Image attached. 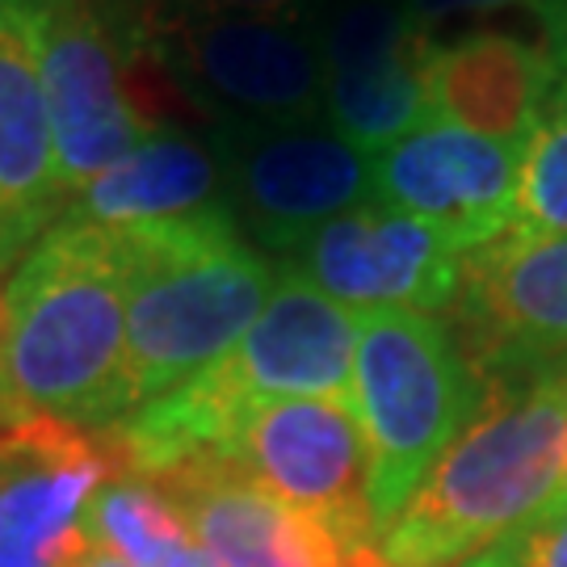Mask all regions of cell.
Returning <instances> with one entry per match:
<instances>
[{"label":"cell","mask_w":567,"mask_h":567,"mask_svg":"<svg viewBox=\"0 0 567 567\" xmlns=\"http://www.w3.org/2000/svg\"><path fill=\"white\" fill-rule=\"evenodd\" d=\"M126 295L131 257L118 231L63 219L42 231L4 286V425L110 433L131 416Z\"/></svg>","instance_id":"1"},{"label":"cell","mask_w":567,"mask_h":567,"mask_svg":"<svg viewBox=\"0 0 567 567\" xmlns=\"http://www.w3.org/2000/svg\"><path fill=\"white\" fill-rule=\"evenodd\" d=\"M358 311L282 269L252 328L189 383L135 408L105 433L118 471L161 480L198 458H219L240 421L274 400H349Z\"/></svg>","instance_id":"2"},{"label":"cell","mask_w":567,"mask_h":567,"mask_svg":"<svg viewBox=\"0 0 567 567\" xmlns=\"http://www.w3.org/2000/svg\"><path fill=\"white\" fill-rule=\"evenodd\" d=\"M567 370L487 383L466 433L374 538L383 567H463L550 501L564 466Z\"/></svg>","instance_id":"3"},{"label":"cell","mask_w":567,"mask_h":567,"mask_svg":"<svg viewBox=\"0 0 567 567\" xmlns=\"http://www.w3.org/2000/svg\"><path fill=\"white\" fill-rule=\"evenodd\" d=\"M118 236L131 257L126 395L135 412L219 362L265 311L282 265L244 240L227 206Z\"/></svg>","instance_id":"4"},{"label":"cell","mask_w":567,"mask_h":567,"mask_svg":"<svg viewBox=\"0 0 567 567\" xmlns=\"http://www.w3.org/2000/svg\"><path fill=\"white\" fill-rule=\"evenodd\" d=\"M487 400L454 328L425 311H358L349 404L370 458V517L383 534Z\"/></svg>","instance_id":"5"},{"label":"cell","mask_w":567,"mask_h":567,"mask_svg":"<svg viewBox=\"0 0 567 567\" xmlns=\"http://www.w3.org/2000/svg\"><path fill=\"white\" fill-rule=\"evenodd\" d=\"M118 51L131 81H161L206 131L320 118L324 110V55L311 13L177 18L131 34Z\"/></svg>","instance_id":"6"},{"label":"cell","mask_w":567,"mask_h":567,"mask_svg":"<svg viewBox=\"0 0 567 567\" xmlns=\"http://www.w3.org/2000/svg\"><path fill=\"white\" fill-rule=\"evenodd\" d=\"M210 135L224 152V203L236 231L274 261L374 198V156L328 126L324 114Z\"/></svg>","instance_id":"7"},{"label":"cell","mask_w":567,"mask_h":567,"mask_svg":"<svg viewBox=\"0 0 567 567\" xmlns=\"http://www.w3.org/2000/svg\"><path fill=\"white\" fill-rule=\"evenodd\" d=\"M454 337L484 383H529L567 370V236H496L463 257Z\"/></svg>","instance_id":"8"},{"label":"cell","mask_w":567,"mask_h":567,"mask_svg":"<svg viewBox=\"0 0 567 567\" xmlns=\"http://www.w3.org/2000/svg\"><path fill=\"white\" fill-rule=\"evenodd\" d=\"M34 34L68 206L81 185L143 140L152 118L135 105L131 72L97 0H34Z\"/></svg>","instance_id":"9"},{"label":"cell","mask_w":567,"mask_h":567,"mask_svg":"<svg viewBox=\"0 0 567 567\" xmlns=\"http://www.w3.org/2000/svg\"><path fill=\"white\" fill-rule=\"evenodd\" d=\"M219 458L320 517L349 550L374 547L365 492L370 458L349 400H274L252 408Z\"/></svg>","instance_id":"10"},{"label":"cell","mask_w":567,"mask_h":567,"mask_svg":"<svg viewBox=\"0 0 567 567\" xmlns=\"http://www.w3.org/2000/svg\"><path fill=\"white\" fill-rule=\"evenodd\" d=\"M278 265L349 311L437 316L463 286V252L437 227L374 198L328 219Z\"/></svg>","instance_id":"11"},{"label":"cell","mask_w":567,"mask_h":567,"mask_svg":"<svg viewBox=\"0 0 567 567\" xmlns=\"http://www.w3.org/2000/svg\"><path fill=\"white\" fill-rule=\"evenodd\" d=\"M118 471L105 433L18 421L0 429V567H72L89 538V505Z\"/></svg>","instance_id":"12"},{"label":"cell","mask_w":567,"mask_h":567,"mask_svg":"<svg viewBox=\"0 0 567 567\" xmlns=\"http://www.w3.org/2000/svg\"><path fill=\"white\" fill-rule=\"evenodd\" d=\"M522 152L526 143L425 118L374 152V203L425 219L466 257L508 231Z\"/></svg>","instance_id":"13"},{"label":"cell","mask_w":567,"mask_h":567,"mask_svg":"<svg viewBox=\"0 0 567 567\" xmlns=\"http://www.w3.org/2000/svg\"><path fill=\"white\" fill-rule=\"evenodd\" d=\"M156 484L182 505L189 534L219 567H349V550L332 529L224 458H198Z\"/></svg>","instance_id":"14"},{"label":"cell","mask_w":567,"mask_h":567,"mask_svg":"<svg viewBox=\"0 0 567 567\" xmlns=\"http://www.w3.org/2000/svg\"><path fill=\"white\" fill-rule=\"evenodd\" d=\"M60 215L34 0H0V269L18 265Z\"/></svg>","instance_id":"15"},{"label":"cell","mask_w":567,"mask_h":567,"mask_svg":"<svg viewBox=\"0 0 567 567\" xmlns=\"http://www.w3.org/2000/svg\"><path fill=\"white\" fill-rule=\"evenodd\" d=\"M224 206V152L215 135L189 131L182 122H152L122 161L68 198L60 219L105 231H140L198 219Z\"/></svg>","instance_id":"16"},{"label":"cell","mask_w":567,"mask_h":567,"mask_svg":"<svg viewBox=\"0 0 567 567\" xmlns=\"http://www.w3.org/2000/svg\"><path fill=\"white\" fill-rule=\"evenodd\" d=\"M559 89V63L543 42L505 30H466L433 42L429 118L501 143H526Z\"/></svg>","instance_id":"17"},{"label":"cell","mask_w":567,"mask_h":567,"mask_svg":"<svg viewBox=\"0 0 567 567\" xmlns=\"http://www.w3.org/2000/svg\"><path fill=\"white\" fill-rule=\"evenodd\" d=\"M89 538L131 567H161L177 547L194 543L173 492L135 471H114L97 487L89 505Z\"/></svg>","instance_id":"18"},{"label":"cell","mask_w":567,"mask_h":567,"mask_svg":"<svg viewBox=\"0 0 567 567\" xmlns=\"http://www.w3.org/2000/svg\"><path fill=\"white\" fill-rule=\"evenodd\" d=\"M505 236L522 240H550L567 236V81L550 97V110L534 126L522 152L517 194H513V219Z\"/></svg>","instance_id":"19"},{"label":"cell","mask_w":567,"mask_h":567,"mask_svg":"<svg viewBox=\"0 0 567 567\" xmlns=\"http://www.w3.org/2000/svg\"><path fill=\"white\" fill-rule=\"evenodd\" d=\"M320 0H97L114 42H126L147 25L177 18H219V13H261V18H303Z\"/></svg>","instance_id":"20"},{"label":"cell","mask_w":567,"mask_h":567,"mask_svg":"<svg viewBox=\"0 0 567 567\" xmlns=\"http://www.w3.org/2000/svg\"><path fill=\"white\" fill-rule=\"evenodd\" d=\"M463 567H567V505L534 513Z\"/></svg>","instance_id":"21"},{"label":"cell","mask_w":567,"mask_h":567,"mask_svg":"<svg viewBox=\"0 0 567 567\" xmlns=\"http://www.w3.org/2000/svg\"><path fill=\"white\" fill-rule=\"evenodd\" d=\"M408 9L416 13V21H425L429 30L446 18H475V13H501V9H526L543 21V30L550 34V25L564 18L567 0H408Z\"/></svg>","instance_id":"22"},{"label":"cell","mask_w":567,"mask_h":567,"mask_svg":"<svg viewBox=\"0 0 567 567\" xmlns=\"http://www.w3.org/2000/svg\"><path fill=\"white\" fill-rule=\"evenodd\" d=\"M161 567H219V564H215V559H210V550H203L198 543H185V547L173 550Z\"/></svg>","instance_id":"23"},{"label":"cell","mask_w":567,"mask_h":567,"mask_svg":"<svg viewBox=\"0 0 567 567\" xmlns=\"http://www.w3.org/2000/svg\"><path fill=\"white\" fill-rule=\"evenodd\" d=\"M547 47H550V55H555V63H559V76L567 81V9H564V18L550 25Z\"/></svg>","instance_id":"24"},{"label":"cell","mask_w":567,"mask_h":567,"mask_svg":"<svg viewBox=\"0 0 567 567\" xmlns=\"http://www.w3.org/2000/svg\"><path fill=\"white\" fill-rule=\"evenodd\" d=\"M72 567H131L126 564V559H122V555H114V550H105V547H89L81 555V559H76V564Z\"/></svg>","instance_id":"25"},{"label":"cell","mask_w":567,"mask_h":567,"mask_svg":"<svg viewBox=\"0 0 567 567\" xmlns=\"http://www.w3.org/2000/svg\"><path fill=\"white\" fill-rule=\"evenodd\" d=\"M567 505V433H564V466H559V484H555V492H550V501L543 508H564ZM538 508V513H543Z\"/></svg>","instance_id":"26"},{"label":"cell","mask_w":567,"mask_h":567,"mask_svg":"<svg viewBox=\"0 0 567 567\" xmlns=\"http://www.w3.org/2000/svg\"><path fill=\"white\" fill-rule=\"evenodd\" d=\"M0 362H4V286H0ZM0 425H4V374H0Z\"/></svg>","instance_id":"27"}]
</instances>
